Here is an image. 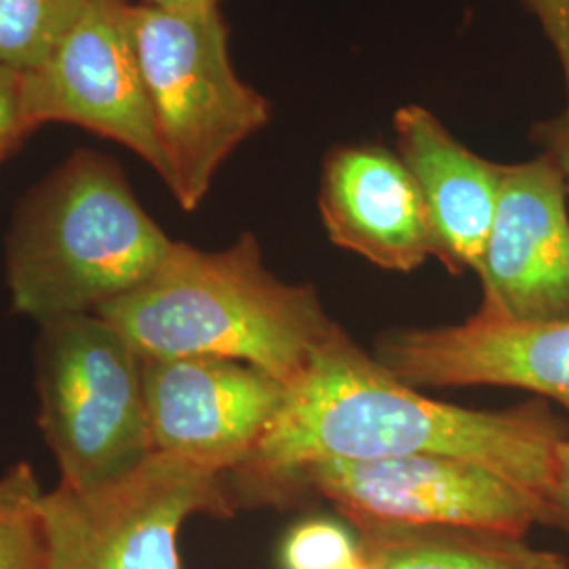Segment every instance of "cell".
<instances>
[{
    "mask_svg": "<svg viewBox=\"0 0 569 569\" xmlns=\"http://www.w3.org/2000/svg\"><path fill=\"white\" fill-rule=\"evenodd\" d=\"M566 437L545 407L483 411L425 397L338 327L228 483L237 509H260L281 479L312 462L449 456L493 470L547 510Z\"/></svg>",
    "mask_w": 569,
    "mask_h": 569,
    "instance_id": "cell-1",
    "label": "cell"
},
{
    "mask_svg": "<svg viewBox=\"0 0 569 569\" xmlns=\"http://www.w3.org/2000/svg\"><path fill=\"white\" fill-rule=\"evenodd\" d=\"M98 315L143 359L241 361L287 388L340 327L310 284L284 283L266 268L251 232L220 251L176 241L148 281Z\"/></svg>",
    "mask_w": 569,
    "mask_h": 569,
    "instance_id": "cell-2",
    "label": "cell"
},
{
    "mask_svg": "<svg viewBox=\"0 0 569 569\" xmlns=\"http://www.w3.org/2000/svg\"><path fill=\"white\" fill-rule=\"evenodd\" d=\"M171 241L138 201L121 164L72 152L20 204L7 241L13 312L39 327L98 315L148 281Z\"/></svg>",
    "mask_w": 569,
    "mask_h": 569,
    "instance_id": "cell-3",
    "label": "cell"
},
{
    "mask_svg": "<svg viewBox=\"0 0 569 569\" xmlns=\"http://www.w3.org/2000/svg\"><path fill=\"white\" fill-rule=\"evenodd\" d=\"M133 26L164 183L194 211L228 157L270 122L272 106L237 74L222 9L194 16L138 2Z\"/></svg>",
    "mask_w": 569,
    "mask_h": 569,
    "instance_id": "cell-4",
    "label": "cell"
},
{
    "mask_svg": "<svg viewBox=\"0 0 569 569\" xmlns=\"http://www.w3.org/2000/svg\"><path fill=\"white\" fill-rule=\"evenodd\" d=\"M37 392L39 427L58 460L61 486H103L154 451L142 355L100 315L41 326Z\"/></svg>",
    "mask_w": 569,
    "mask_h": 569,
    "instance_id": "cell-5",
    "label": "cell"
},
{
    "mask_svg": "<svg viewBox=\"0 0 569 569\" xmlns=\"http://www.w3.org/2000/svg\"><path fill=\"white\" fill-rule=\"evenodd\" d=\"M234 510L228 475L152 451L103 486L44 491V569H180L183 521Z\"/></svg>",
    "mask_w": 569,
    "mask_h": 569,
    "instance_id": "cell-6",
    "label": "cell"
},
{
    "mask_svg": "<svg viewBox=\"0 0 569 569\" xmlns=\"http://www.w3.org/2000/svg\"><path fill=\"white\" fill-rule=\"evenodd\" d=\"M321 496L355 526H460L526 538L547 526L540 500L493 470L449 456L312 462L281 479L264 507Z\"/></svg>",
    "mask_w": 569,
    "mask_h": 569,
    "instance_id": "cell-7",
    "label": "cell"
},
{
    "mask_svg": "<svg viewBox=\"0 0 569 569\" xmlns=\"http://www.w3.org/2000/svg\"><path fill=\"white\" fill-rule=\"evenodd\" d=\"M28 121L79 124L119 142L167 180L127 0H91L39 68L23 74Z\"/></svg>",
    "mask_w": 569,
    "mask_h": 569,
    "instance_id": "cell-8",
    "label": "cell"
},
{
    "mask_svg": "<svg viewBox=\"0 0 569 569\" xmlns=\"http://www.w3.org/2000/svg\"><path fill=\"white\" fill-rule=\"evenodd\" d=\"M152 449L230 475L264 437L287 387L258 367L218 357H142Z\"/></svg>",
    "mask_w": 569,
    "mask_h": 569,
    "instance_id": "cell-9",
    "label": "cell"
},
{
    "mask_svg": "<svg viewBox=\"0 0 569 569\" xmlns=\"http://www.w3.org/2000/svg\"><path fill=\"white\" fill-rule=\"evenodd\" d=\"M477 274L483 315L523 323L569 319L568 186L547 150L526 163L505 164Z\"/></svg>",
    "mask_w": 569,
    "mask_h": 569,
    "instance_id": "cell-10",
    "label": "cell"
},
{
    "mask_svg": "<svg viewBox=\"0 0 569 569\" xmlns=\"http://www.w3.org/2000/svg\"><path fill=\"white\" fill-rule=\"evenodd\" d=\"M376 361L409 387H509L569 413V319L507 321L477 312L458 326L392 331Z\"/></svg>",
    "mask_w": 569,
    "mask_h": 569,
    "instance_id": "cell-11",
    "label": "cell"
},
{
    "mask_svg": "<svg viewBox=\"0 0 569 569\" xmlns=\"http://www.w3.org/2000/svg\"><path fill=\"white\" fill-rule=\"evenodd\" d=\"M319 211L331 243L385 270L411 272L435 258L420 190L401 157L380 143L327 152Z\"/></svg>",
    "mask_w": 569,
    "mask_h": 569,
    "instance_id": "cell-12",
    "label": "cell"
},
{
    "mask_svg": "<svg viewBox=\"0 0 569 569\" xmlns=\"http://www.w3.org/2000/svg\"><path fill=\"white\" fill-rule=\"evenodd\" d=\"M397 154L427 209L435 258L451 274L479 270L500 201L505 164L468 150L420 103L395 112Z\"/></svg>",
    "mask_w": 569,
    "mask_h": 569,
    "instance_id": "cell-13",
    "label": "cell"
},
{
    "mask_svg": "<svg viewBox=\"0 0 569 569\" xmlns=\"http://www.w3.org/2000/svg\"><path fill=\"white\" fill-rule=\"evenodd\" d=\"M357 529L367 569H568L566 555L489 529L380 523Z\"/></svg>",
    "mask_w": 569,
    "mask_h": 569,
    "instance_id": "cell-14",
    "label": "cell"
},
{
    "mask_svg": "<svg viewBox=\"0 0 569 569\" xmlns=\"http://www.w3.org/2000/svg\"><path fill=\"white\" fill-rule=\"evenodd\" d=\"M91 0H0V61L21 74L39 68Z\"/></svg>",
    "mask_w": 569,
    "mask_h": 569,
    "instance_id": "cell-15",
    "label": "cell"
},
{
    "mask_svg": "<svg viewBox=\"0 0 569 569\" xmlns=\"http://www.w3.org/2000/svg\"><path fill=\"white\" fill-rule=\"evenodd\" d=\"M42 498L39 477L28 462L0 475V569H44Z\"/></svg>",
    "mask_w": 569,
    "mask_h": 569,
    "instance_id": "cell-16",
    "label": "cell"
},
{
    "mask_svg": "<svg viewBox=\"0 0 569 569\" xmlns=\"http://www.w3.org/2000/svg\"><path fill=\"white\" fill-rule=\"evenodd\" d=\"M359 559V545L329 521L302 523L284 540V569H342Z\"/></svg>",
    "mask_w": 569,
    "mask_h": 569,
    "instance_id": "cell-17",
    "label": "cell"
},
{
    "mask_svg": "<svg viewBox=\"0 0 569 569\" xmlns=\"http://www.w3.org/2000/svg\"><path fill=\"white\" fill-rule=\"evenodd\" d=\"M32 131L37 129L23 106V74L0 61V163L13 157Z\"/></svg>",
    "mask_w": 569,
    "mask_h": 569,
    "instance_id": "cell-18",
    "label": "cell"
},
{
    "mask_svg": "<svg viewBox=\"0 0 569 569\" xmlns=\"http://www.w3.org/2000/svg\"><path fill=\"white\" fill-rule=\"evenodd\" d=\"M526 2L531 13L540 21L561 66L566 96H568L563 119L569 122V0H526Z\"/></svg>",
    "mask_w": 569,
    "mask_h": 569,
    "instance_id": "cell-19",
    "label": "cell"
},
{
    "mask_svg": "<svg viewBox=\"0 0 569 569\" xmlns=\"http://www.w3.org/2000/svg\"><path fill=\"white\" fill-rule=\"evenodd\" d=\"M547 526L559 528L569 536V437H566L555 456V477L547 500Z\"/></svg>",
    "mask_w": 569,
    "mask_h": 569,
    "instance_id": "cell-20",
    "label": "cell"
},
{
    "mask_svg": "<svg viewBox=\"0 0 569 569\" xmlns=\"http://www.w3.org/2000/svg\"><path fill=\"white\" fill-rule=\"evenodd\" d=\"M540 138L545 143V150L552 154V159L559 164L569 194V122L563 117H559L555 121L542 124Z\"/></svg>",
    "mask_w": 569,
    "mask_h": 569,
    "instance_id": "cell-21",
    "label": "cell"
},
{
    "mask_svg": "<svg viewBox=\"0 0 569 569\" xmlns=\"http://www.w3.org/2000/svg\"><path fill=\"white\" fill-rule=\"evenodd\" d=\"M140 2L148 7L173 11V13H194V16L220 11V4H222V0H140Z\"/></svg>",
    "mask_w": 569,
    "mask_h": 569,
    "instance_id": "cell-22",
    "label": "cell"
},
{
    "mask_svg": "<svg viewBox=\"0 0 569 569\" xmlns=\"http://www.w3.org/2000/svg\"><path fill=\"white\" fill-rule=\"evenodd\" d=\"M342 569H367L366 563H363V559H359V561H355V563H350V566H346Z\"/></svg>",
    "mask_w": 569,
    "mask_h": 569,
    "instance_id": "cell-23",
    "label": "cell"
}]
</instances>
